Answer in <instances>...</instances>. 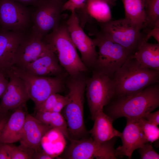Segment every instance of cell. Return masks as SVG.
<instances>
[{"label": "cell", "instance_id": "6da1fadb", "mask_svg": "<svg viewBox=\"0 0 159 159\" xmlns=\"http://www.w3.org/2000/svg\"><path fill=\"white\" fill-rule=\"evenodd\" d=\"M87 73L68 75L66 79L69 102L63 109L62 115L67 122L70 137L73 139L85 138L87 134L83 114L84 94L88 78Z\"/></svg>", "mask_w": 159, "mask_h": 159}, {"label": "cell", "instance_id": "7a4b0ae2", "mask_svg": "<svg viewBox=\"0 0 159 159\" xmlns=\"http://www.w3.org/2000/svg\"><path fill=\"white\" fill-rule=\"evenodd\" d=\"M159 105V83L150 85L140 92L118 97L108 108L113 120L122 117L132 120L144 117Z\"/></svg>", "mask_w": 159, "mask_h": 159}, {"label": "cell", "instance_id": "3957f363", "mask_svg": "<svg viewBox=\"0 0 159 159\" xmlns=\"http://www.w3.org/2000/svg\"><path fill=\"white\" fill-rule=\"evenodd\" d=\"M132 55L112 77L116 82L115 95L118 97L139 93L159 83V70L142 67Z\"/></svg>", "mask_w": 159, "mask_h": 159}, {"label": "cell", "instance_id": "277c9868", "mask_svg": "<svg viewBox=\"0 0 159 159\" xmlns=\"http://www.w3.org/2000/svg\"><path fill=\"white\" fill-rule=\"evenodd\" d=\"M49 49L57 57L69 75L89 72L77 52L66 24L59 26L42 39Z\"/></svg>", "mask_w": 159, "mask_h": 159}, {"label": "cell", "instance_id": "5b68a950", "mask_svg": "<svg viewBox=\"0 0 159 159\" xmlns=\"http://www.w3.org/2000/svg\"><path fill=\"white\" fill-rule=\"evenodd\" d=\"M12 71L24 82L29 98L37 106L52 94L64 91L67 73L54 77L39 76L29 74L14 65Z\"/></svg>", "mask_w": 159, "mask_h": 159}, {"label": "cell", "instance_id": "8992f818", "mask_svg": "<svg viewBox=\"0 0 159 159\" xmlns=\"http://www.w3.org/2000/svg\"><path fill=\"white\" fill-rule=\"evenodd\" d=\"M95 34V37L93 39L99 51L92 70L112 78L115 73L132 54L121 45L107 38L100 32H97Z\"/></svg>", "mask_w": 159, "mask_h": 159}, {"label": "cell", "instance_id": "52a82bcc", "mask_svg": "<svg viewBox=\"0 0 159 159\" xmlns=\"http://www.w3.org/2000/svg\"><path fill=\"white\" fill-rule=\"evenodd\" d=\"M99 23L100 32L104 35L123 47L132 55L144 41V34L141 31L125 18Z\"/></svg>", "mask_w": 159, "mask_h": 159}, {"label": "cell", "instance_id": "ba28073f", "mask_svg": "<svg viewBox=\"0 0 159 159\" xmlns=\"http://www.w3.org/2000/svg\"><path fill=\"white\" fill-rule=\"evenodd\" d=\"M86 85V97L93 120L96 113L103 109L115 95L116 82L113 79L97 71H91Z\"/></svg>", "mask_w": 159, "mask_h": 159}, {"label": "cell", "instance_id": "9c48e42d", "mask_svg": "<svg viewBox=\"0 0 159 159\" xmlns=\"http://www.w3.org/2000/svg\"><path fill=\"white\" fill-rule=\"evenodd\" d=\"M64 4L57 0H40L32 11L31 32L42 39L57 28Z\"/></svg>", "mask_w": 159, "mask_h": 159}, {"label": "cell", "instance_id": "30bf717a", "mask_svg": "<svg viewBox=\"0 0 159 159\" xmlns=\"http://www.w3.org/2000/svg\"><path fill=\"white\" fill-rule=\"evenodd\" d=\"M115 138L100 143L92 138L79 140L71 139L70 144L62 155V158L68 159H115Z\"/></svg>", "mask_w": 159, "mask_h": 159}, {"label": "cell", "instance_id": "8fae6325", "mask_svg": "<svg viewBox=\"0 0 159 159\" xmlns=\"http://www.w3.org/2000/svg\"><path fill=\"white\" fill-rule=\"evenodd\" d=\"M32 11L14 0H0V27L7 31H28Z\"/></svg>", "mask_w": 159, "mask_h": 159}, {"label": "cell", "instance_id": "7c38bea8", "mask_svg": "<svg viewBox=\"0 0 159 159\" xmlns=\"http://www.w3.org/2000/svg\"><path fill=\"white\" fill-rule=\"evenodd\" d=\"M71 13L66 23L70 37L80 52L82 62L89 71H92L98 57L95 42L83 30L76 12Z\"/></svg>", "mask_w": 159, "mask_h": 159}, {"label": "cell", "instance_id": "4fadbf2b", "mask_svg": "<svg viewBox=\"0 0 159 159\" xmlns=\"http://www.w3.org/2000/svg\"><path fill=\"white\" fill-rule=\"evenodd\" d=\"M49 50L42 39L31 30L16 49L14 57V65L23 69Z\"/></svg>", "mask_w": 159, "mask_h": 159}, {"label": "cell", "instance_id": "5bb4252c", "mask_svg": "<svg viewBox=\"0 0 159 159\" xmlns=\"http://www.w3.org/2000/svg\"><path fill=\"white\" fill-rule=\"evenodd\" d=\"M6 76L9 80L0 103V114L2 115L25 103L29 99L26 85L20 78L11 69L7 72Z\"/></svg>", "mask_w": 159, "mask_h": 159}, {"label": "cell", "instance_id": "9a60e30c", "mask_svg": "<svg viewBox=\"0 0 159 159\" xmlns=\"http://www.w3.org/2000/svg\"><path fill=\"white\" fill-rule=\"evenodd\" d=\"M29 32L0 29V72L6 76L14 65V55L18 47Z\"/></svg>", "mask_w": 159, "mask_h": 159}, {"label": "cell", "instance_id": "2e32d148", "mask_svg": "<svg viewBox=\"0 0 159 159\" xmlns=\"http://www.w3.org/2000/svg\"><path fill=\"white\" fill-rule=\"evenodd\" d=\"M126 119L127 124L120 138L122 145L115 151L117 157L124 155L130 159L134 150L147 143L137 120Z\"/></svg>", "mask_w": 159, "mask_h": 159}, {"label": "cell", "instance_id": "e0dca14e", "mask_svg": "<svg viewBox=\"0 0 159 159\" xmlns=\"http://www.w3.org/2000/svg\"><path fill=\"white\" fill-rule=\"evenodd\" d=\"M52 128L50 126L43 123L35 117L26 114L19 141L21 145L35 151L40 150L43 138Z\"/></svg>", "mask_w": 159, "mask_h": 159}, {"label": "cell", "instance_id": "ac0fdd59", "mask_svg": "<svg viewBox=\"0 0 159 159\" xmlns=\"http://www.w3.org/2000/svg\"><path fill=\"white\" fill-rule=\"evenodd\" d=\"M21 70L39 76L54 77L67 73L59 63L56 55L50 49Z\"/></svg>", "mask_w": 159, "mask_h": 159}, {"label": "cell", "instance_id": "d6986e66", "mask_svg": "<svg viewBox=\"0 0 159 159\" xmlns=\"http://www.w3.org/2000/svg\"><path fill=\"white\" fill-rule=\"evenodd\" d=\"M93 120L94 125L89 132L95 141L103 143L116 137L120 138L121 133L112 125L113 119L105 113L103 109L96 113Z\"/></svg>", "mask_w": 159, "mask_h": 159}, {"label": "cell", "instance_id": "ffe728a7", "mask_svg": "<svg viewBox=\"0 0 159 159\" xmlns=\"http://www.w3.org/2000/svg\"><path fill=\"white\" fill-rule=\"evenodd\" d=\"M25 104L15 109L6 124L0 136V143L11 144L20 141L26 115Z\"/></svg>", "mask_w": 159, "mask_h": 159}, {"label": "cell", "instance_id": "44dd1931", "mask_svg": "<svg viewBox=\"0 0 159 159\" xmlns=\"http://www.w3.org/2000/svg\"><path fill=\"white\" fill-rule=\"evenodd\" d=\"M132 56L142 67L159 70V43L143 41Z\"/></svg>", "mask_w": 159, "mask_h": 159}, {"label": "cell", "instance_id": "7402d4cb", "mask_svg": "<svg viewBox=\"0 0 159 159\" xmlns=\"http://www.w3.org/2000/svg\"><path fill=\"white\" fill-rule=\"evenodd\" d=\"M125 9V18L140 30L143 29L145 20V0H121Z\"/></svg>", "mask_w": 159, "mask_h": 159}, {"label": "cell", "instance_id": "603a6c76", "mask_svg": "<svg viewBox=\"0 0 159 159\" xmlns=\"http://www.w3.org/2000/svg\"><path fill=\"white\" fill-rule=\"evenodd\" d=\"M87 13L99 23H104L111 20V7L109 4L100 0L87 1Z\"/></svg>", "mask_w": 159, "mask_h": 159}, {"label": "cell", "instance_id": "cb8c5ba5", "mask_svg": "<svg viewBox=\"0 0 159 159\" xmlns=\"http://www.w3.org/2000/svg\"><path fill=\"white\" fill-rule=\"evenodd\" d=\"M144 8L145 20L143 29H151L159 23V0H145Z\"/></svg>", "mask_w": 159, "mask_h": 159}, {"label": "cell", "instance_id": "d4e9b609", "mask_svg": "<svg viewBox=\"0 0 159 159\" xmlns=\"http://www.w3.org/2000/svg\"><path fill=\"white\" fill-rule=\"evenodd\" d=\"M10 159H32L35 151L20 145L16 146L11 144H3Z\"/></svg>", "mask_w": 159, "mask_h": 159}, {"label": "cell", "instance_id": "484cf974", "mask_svg": "<svg viewBox=\"0 0 159 159\" xmlns=\"http://www.w3.org/2000/svg\"><path fill=\"white\" fill-rule=\"evenodd\" d=\"M147 143H153L159 139V129L158 126L152 124L144 117L137 120Z\"/></svg>", "mask_w": 159, "mask_h": 159}, {"label": "cell", "instance_id": "4316f807", "mask_svg": "<svg viewBox=\"0 0 159 159\" xmlns=\"http://www.w3.org/2000/svg\"><path fill=\"white\" fill-rule=\"evenodd\" d=\"M50 126L60 132L69 140L71 139L67 122L60 112H52Z\"/></svg>", "mask_w": 159, "mask_h": 159}, {"label": "cell", "instance_id": "83f0119b", "mask_svg": "<svg viewBox=\"0 0 159 159\" xmlns=\"http://www.w3.org/2000/svg\"><path fill=\"white\" fill-rule=\"evenodd\" d=\"M62 95L58 93L52 94L35 109L37 111H49L52 110Z\"/></svg>", "mask_w": 159, "mask_h": 159}, {"label": "cell", "instance_id": "f1b7e54d", "mask_svg": "<svg viewBox=\"0 0 159 159\" xmlns=\"http://www.w3.org/2000/svg\"><path fill=\"white\" fill-rule=\"evenodd\" d=\"M88 0H68L64 4L62 11H69L71 12L77 10H83L86 12V5Z\"/></svg>", "mask_w": 159, "mask_h": 159}, {"label": "cell", "instance_id": "f546056e", "mask_svg": "<svg viewBox=\"0 0 159 159\" xmlns=\"http://www.w3.org/2000/svg\"><path fill=\"white\" fill-rule=\"evenodd\" d=\"M140 159H158L159 155L153 148L151 144L148 143L144 144L139 148Z\"/></svg>", "mask_w": 159, "mask_h": 159}, {"label": "cell", "instance_id": "4dcf8cb0", "mask_svg": "<svg viewBox=\"0 0 159 159\" xmlns=\"http://www.w3.org/2000/svg\"><path fill=\"white\" fill-rule=\"evenodd\" d=\"M52 112L49 111H37L35 117L43 123L50 126Z\"/></svg>", "mask_w": 159, "mask_h": 159}, {"label": "cell", "instance_id": "1f68e13d", "mask_svg": "<svg viewBox=\"0 0 159 159\" xmlns=\"http://www.w3.org/2000/svg\"><path fill=\"white\" fill-rule=\"evenodd\" d=\"M146 34L144 35V40L147 42L152 36L159 43V23H157L153 29L147 30Z\"/></svg>", "mask_w": 159, "mask_h": 159}, {"label": "cell", "instance_id": "d6a6232c", "mask_svg": "<svg viewBox=\"0 0 159 159\" xmlns=\"http://www.w3.org/2000/svg\"><path fill=\"white\" fill-rule=\"evenodd\" d=\"M69 102V98L67 95H61L54 107L52 112H61L62 110Z\"/></svg>", "mask_w": 159, "mask_h": 159}, {"label": "cell", "instance_id": "836d02e7", "mask_svg": "<svg viewBox=\"0 0 159 159\" xmlns=\"http://www.w3.org/2000/svg\"><path fill=\"white\" fill-rule=\"evenodd\" d=\"M144 118L151 123L158 126L159 124V111L153 113L150 112Z\"/></svg>", "mask_w": 159, "mask_h": 159}, {"label": "cell", "instance_id": "e575fe53", "mask_svg": "<svg viewBox=\"0 0 159 159\" xmlns=\"http://www.w3.org/2000/svg\"><path fill=\"white\" fill-rule=\"evenodd\" d=\"M5 74L0 72V97H1L6 90L9 81Z\"/></svg>", "mask_w": 159, "mask_h": 159}, {"label": "cell", "instance_id": "d590c367", "mask_svg": "<svg viewBox=\"0 0 159 159\" xmlns=\"http://www.w3.org/2000/svg\"><path fill=\"white\" fill-rule=\"evenodd\" d=\"M54 158V157L52 155L40 149L35 151L32 156V159H52Z\"/></svg>", "mask_w": 159, "mask_h": 159}, {"label": "cell", "instance_id": "8d00e7d4", "mask_svg": "<svg viewBox=\"0 0 159 159\" xmlns=\"http://www.w3.org/2000/svg\"><path fill=\"white\" fill-rule=\"evenodd\" d=\"M22 4L26 5H31L35 6L40 0H14Z\"/></svg>", "mask_w": 159, "mask_h": 159}, {"label": "cell", "instance_id": "74e56055", "mask_svg": "<svg viewBox=\"0 0 159 159\" xmlns=\"http://www.w3.org/2000/svg\"><path fill=\"white\" fill-rule=\"evenodd\" d=\"M8 119L6 115L0 117V136Z\"/></svg>", "mask_w": 159, "mask_h": 159}, {"label": "cell", "instance_id": "f35d334b", "mask_svg": "<svg viewBox=\"0 0 159 159\" xmlns=\"http://www.w3.org/2000/svg\"><path fill=\"white\" fill-rule=\"evenodd\" d=\"M0 159H10L3 144L0 146Z\"/></svg>", "mask_w": 159, "mask_h": 159}, {"label": "cell", "instance_id": "ab89813d", "mask_svg": "<svg viewBox=\"0 0 159 159\" xmlns=\"http://www.w3.org/2000/svg\"><path fill=\"white\" fill-rule=\"evenodd\" d=\"M90 0H88V1ZM104 1L107 3L111 7L113 6H115V4L116 3L115 0H100Z\"/></svg>", "mask_w": 159, "mask_h": 159}, {"label": "cell", "instance_id": "60d3db41", "mask_svg": "<svg viewBox=\"0 0 159 159\" xmlns=\"http://www.w3.org/2000/svg\"><path fill=\"white\" fill-rule=\"evenodd\" d=\"M60 2H61L62 3H63L64 4V3L66 1H65V0H57Z\"/></svg>", "mask_w": 159, "mask_h": 159}, {"label": "cell", "instance_id": "b9f144b4", "mask_svg": "<svg viewBox=\"0 0 159 159\" xmlns=\"http://www.w3.org/2000/svg\"><path fill=\"white\" fill-rule=\"evenodd\" d=\"M4 115H1L0 114V117L2 116H4Z\"/></svg>", "mask_w": 159, "mask_h": 159}]
</instances>
